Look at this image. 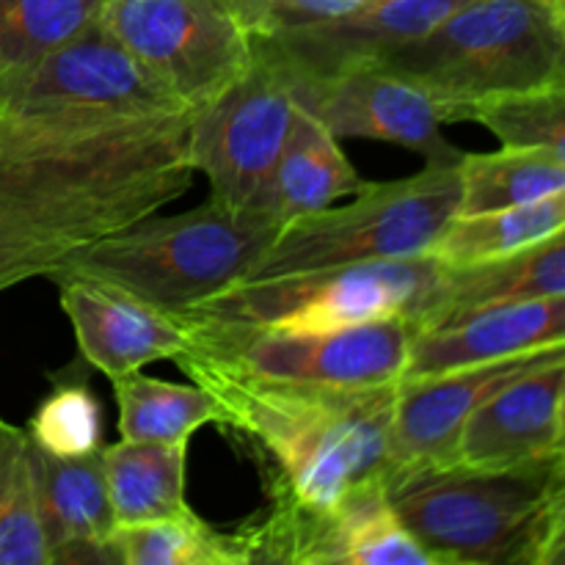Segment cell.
I'll return each mask as SVG.
<instances>
[{
	"label": "cell",
	"instance_id": "obj_1",
	"mask_svg": "<svg viewBox=\"0 0 565 565\" xmlns=\"http://www.w3.org/2000/svg\"><path fill=\"white\" fill-rule=\"evenodd\" d=\"M188 114L141 121L0 119V292L193 185Z\"/></svg>",
	"mask_w": 565,
	"mask_h": 565
},
{
	"label": "cell",
	"instance_id": "obj_2",
	"mask_svg": "<svg viewBox=\"0 0 565 565\" xmlns=\"http://www.w3.org/2000/svg\"><path fill=\"white\" fill-rule=\"evenodd\" d=\"M177 362L218 401V425L254 456L270 511H329L359 486L392 472L397 384H285L188 356Z\"/></svg>",
	"mask_w": 565,
	"mask_h": 565
},
{
	"label": "cell",
	"instance_id": "obj_3",
	"mask_svg": "<svg viewBox=\"0 0 565 565\" xmlns=\"http://www.w3.org/2000/svg\"><path fill=\"white\" fill-rule=\"evenodd\" d=\"M386 500L436 565H561L565 450L511 467L392 469Z\"/></svg>",
	"mask_w": 565,
	"mask_h": 565
},
{
	"label": "cell",
	"instance_id": "obj_4",
	"mask_svg": "<svg viewBox=\"0 0 565 565\" xmlns=\"http://www.w3.org/2000/svg\"><path fill=\"white\" fill-rule=\"evenodd\" d=\"M381 66L423 88L441 121L505 94L565 83V11L546 0H467Z\"/></svg>",
	"mask_w": 565,
	"mask_h": 565
},
{
	"label": "cell",
	"instance_id": "obj_5",
	"mask_svg": "<svg viewBox=\"0 0 565 565\" xmlns=\"http://www.w3.org/2000/svg\"><path fill=\"white\" fill-rule=\"evenodd\" d=\"M279 230L207 199L191 213L147 215L88 243L47 279H86L177 312L246 279Z\"/></svg>",
	"mask_w": 565,
	"mask_h": 565
},
{
	"label": "cell",
	"instance_id": "obj_6",
	"mask_svg": "<svg viewBox=\"0 0 565 565\" xmlns=\"http://www.w3.org/2000/svg\"><path fill=\"white\" fill-rule=\"evenodd\" d=\"M353 196L345 207L329 204L281 226L243 281L430 254L458 213V163H428L419 174L395 182H362Z\"/></svg>",
	"mask_w": 565,
	"mask_h": 565
},
{
	"label": "cell",
	"instance_id": "obj_7",
	"mask_svg": "<svg viewBox=\"0 0 565 565\" xmlns=\"http://www.w3.org/2000/svg\"><path fill=\"white\" fill-rule=\"evenodd\" d=\"M188 345L180 356L265 381L312 386L397 384L408 362L414 326L406 318L345 329L303 331L246 320L177 312ZM177 359V356H174Z\"/></svg>",
	"mask_w": 565,
	"mask_h": 565
},
{
	"label": "cell",
	"instance_id": "obj_8",
	"mask_svg": "<svg viewBox=\"0 0 565 565\" xmlns=\"http://www.w3.org/2000/svg\"><path fill=\"white\" fill-rule=\"evenodd\" d=\"M441 270L445 265L434 254L337 265L309 274L241 281L177 312L303 331L406 318L417 329L434 301Z\"/></svg>",
	"mask_w": 565,
	"mask_h": 565
},
{
	"label": "cell",
	"instance_id": "obj_9",
	"mask_svg": "<svg viewBox=\"0 0 565 565\" xmlns=\"http://www.w3.org/2000/svg\"><path fill=\"white\" fill-rule=\"evenodd\" d=\"M99 22L188 110L218 97L254 58L235 0H103Z\"/></svg>",
	"mask_w": 565,
	"mask_h": 565
},
{
	"label": "cell",
	"instance_id": "obj_10",
	"mask_svg": "<svg viewBox=\"0 0 565 565\" xmlns=\"http://www.w3.org/2000/svg\"><path fill=\"white\" fill-rule=\"evenodd\" d=\"M292 88L281 66L254 44L237 81L202 108L188 110V154L210 180V199L246 213L263 193L290 130Z\"/></svg>",
	"mask_w": 565,
	"mask_h": 565
},
{
	"label": "cell",
	"instance_id": "obj_11",
	"mask_svg": "<svg viewBox=\"0 0 565 565\" xmlns=\"http://www.w3.org/2000/svg\"><path fill=\"white\" fill-rule=\"evenodd\" d=\"M188 114L185 105L97 20L55 47L6 103L3 116L64 121H141Z\"/></svg>",
	"mask_w": 565,
	"mask_h": 565
},
{
	"label": "cell",
	"instance_id": "obj_12",
	"mask_svg": "<svg viewBox=\"0 0 565 565\" xmlns=\"http://www.w3.org/2000/svg\"><path fill=\"white\" fill-rule=\"evenodd\" d=\"M241 533L252 565H436L395 516L384 480L359 486L329 511H268Z\"/></svg>",
	"mask_w": 565,
	"mask_h": 565
},
{
	"label": "cell",
	"instance_id": "obj_13",
	"mask_svg": "<svg viewBox=\"0 0 565 565\" xmlns=\"http://www.w3.org/2000/svg\"><path fill=\"white\" fill-rule=\"evenodd\" d=\"M298 108L312 114L337 138H379L401 143L425 163H458L463 152L441 132V114L434 99L381 64L353 66L326 81L292 88Z\"/></svg>",
	"mask_w": 565,
	"mask_h": 565
},
{
	"label": "cell",
	"instance_id": "obj_14",
	"mask_svg": "<svg viewBox=\"0 0 565 565\" xmlns=\"http://www.w3.org/2000/svg\"><path fill=\"white\" fill-rule=\"evenodd\" d=\"M467 0H364L337 20L257 36L290 81V88L326 81L364 64H381L403 44L414 42Z\"/></svg>",
	"mask_w": 565,
	"mask_h": 565
},
{
	"label": "cell",
	"instance_id": "obj_15",
	"mask_svg": "<svg viewBox=\"0 0 565 565\" xmlns=\"http://www.w3.org/2000/svg\"><path fill=\"white\" fill-rule=\"evenodd\" d=\"M565 353V342L511 359L397 381L390 425L392 469L456 463L458 436L469 414L513 375Z\"/></svg>",
	"mask_w": 565,
	"mask_h": 565
},
{
	"label": "cell",
	"instance_id": "obj_16",
	"mask_svg": "<svg viewBox=\"0 0 565 565\" xmlns=\"http://www.w3.org/2000/svg\"><path fill=\"white\" fill-rule=\"evenodd\" d=\"M565 353L497 386L463 423L456 463L511 467L565 450Z\"/></svg>",
	"mask_w": 565,
	"mask_h": 565
},
{
	"label": "cell",
	"instance_id": "obj_17",
	"mask_svg": "<svg viewBox=\"0 0 565 565\" xmlns=\"http://www.w3.org/2000/svg\"><path fill=\"white\" fill-rule=\"evenodd\" d=\"M55 285L81 353L108 379L185 351L188 331L177 312L86 279H58Z\"/></svg>",
	"mask_w": 565,
	"mask_h": 565
},
{
	"label": "cell",
	"instance_id": "obj_18",
	"mask_svg": "<svg viewBox=\"0 0 565 565\" xmlns=\"http://www.w3.org/2000/svg\"><path fill=\"white\" fill-rule=\"evenodd\" d=\"M561 342H565V296L500 303L414 331L401 381L511 359Z\"/></svg>",
	"mask_w": 565,
	"mask_h": 565
},
{
	"label": "cell",
	"instance_id": "obj_19",
	"mask_svg": "<svg viewBox=\"0 0 565 565\" xmlns=\"http://www.w3.org/2000/svg\"><path fill=\"white\" fill-rule=\"evenodd\" d=\"M33 467L53 565L116 563L110 546L116 519L105 480L103 447L86 456L61 458L33 445Z\"/></svg>",
	"mask_w": 565,
	"mask_h": 565
},
{
	"label": "cell",
	"instance_id": "obj_20",
	"mask_svg": "<svg viewBox=\"0 0 565 565\" xmlns=\"http://www.w3.org/2000/svg\"><path fill=\"white\" fill-rule=\"evenodd\" d=\"M362 182L364 180L337 143L334 132L326 130L312 114L296 105L274 171L257 202L246 213L285 226L292 218H301L315 210L329 207L337 199L351 196L362 188Z\"/></svg>",
	"mask_w": 565,
	"mask_h": 565
},
{
	"label": "cell",
	"instance_id": "obj_21",
	"mask_svg": "<svg viewBox=\"0 0 565 565\" xmlns=\"http://www.w3.org/2000/svg\"><path fill=\"white\" fill-rule=\"evenodd\" d=\"M565 296V232L505 257L441 270L430 309L414 331L450 323L500 303Z\"/></svg>",
	"mask_w": 565,
	"mask_h": 565
},
{
	"label": "cell",
	"instance_id": "obj_22",
	"mask_svg": "<svg viewBox=\"0 0 565 565\" xmlns=\"http://www.w3.org/2000/svg\"><path fill=\"white\" fill-rule=\"evenodd\" d=\"M188 441H127L103 447L105 480L116 527L188 513Z\"/></svg>",
	"mask_w": 565,
	"mask_h": 565
},
{
	"label": "cell",
	"instance_id": "obj_23",
	"mask_svg": "<svg viewBox=\"0 0 565 565\" xmlns=\"http://www.w3.org/2000/svg\"><path fill=\"white\" fill-rule=\"evenodd\" d=\"M99 9L103 0H0V116L25 77Z\"/></svg>",
	"mask_w": 565,
	"mask_h": 565
},
{
	"label": "cell",
	"instance_id": "obj_24",
	"mask_svg": "<svg viewBox=\"0 0 565 565\" xmlns=\"http://www.w3.org/2000/svg\"><path fill=\"white\" fill-rule=\"evenodd\" d=\"M458 213H489L539 202L565 191V154L546 147H502L458 160Z\"/></svg>",
	"mask_w": 565,
	"mask_h": 565
},
{
	"label": "cell",
	"instance_id": "obj_25",
	"mask_svg": "<svg viewBox=\"0 0 565 565\" xmlns=\"http://www.w3.org/2000/svg\"><path fill=\"white\" fill-rule=\"evenodd\" d=\"M565 230V191L539 199V202L519 204L508 210L489 213H456L430 254L445 268L483 263V259L505 257L546 241L555 232Z\"/></svg>",
	"mask_w": 565,
	"mask_h": 565
},
{
	"label": "cell",
	"instance_id": "obj_26",
	"mask_svg": "<svg viewBox=\"0 0 565 565\" xmlns=\"http://www.w3.org/2000/svg\"><path fill=\"white\" fill-rule=\"evenodd\" d=\"M110 381L127 441H191L202 425L221 419L218 401L199 384H169L138 370Z\"/></svg>",
	"mask_w": 565,
	"mask_h": 565
},
{
	"label": "cell",
	"instance_id": "obj_27",
	"mask_svg": "<svg viewBox=\"0 0 565 565\" xmlns=\"http://www.w3.org/2000/svg\"><path fill=\"white\" fill-rule=\"evenodd\" d=\"M116 563L125 565H252L243 533H218L193 511L174 519L116 527Z\"/></svg>",
	"mask_w": 565,
	"mask_h": 565
},
{
	"label": "cell",
	"instance_id": "obj_28",
	"mask_svg": "<svg viewBox=\"0 0 565 565\" xmlns=\"http://www.w3.org/2000/svg\"><path fill=\"white\" fill-rule=\"evenodd\" d=\"M0 565H53L39 505L33 441L0 417Z\"/></svg>",
	"mask_w": 565,
	"mask_h": 565
},
{
	"label": "cell",
	"instance_id": "obj_29",
	"mask_svg": "<svg viewBox=\"0 0 565 565\" xmlns=\"http://www.w3.org/2000/svg\"><path fill=\"white\" fill-rule=\"evenodd\" d=\"M467 121L489 127L502 147H546L565 154V83L480 103Z\"/></svg>",
	"mask_w": 565,
	"mask_h": 565
},
{
	"label": "cell",
	"instance_id": "obj_30",
	"mask_svg": "<svg viewBox=\"0 0 565 565\" xmlns=\"http://www.w3.org/2000/svg\"><path fill=\"white\" fill-rule=\"evenodd\" d=\"M28 436L53 456H86L103 447V412L86 386H55L31 419Z\"/></svg>",
	"mask_w": 565,
	"mask_h": 565
},
{
	"label": "cell",
	"instance_id": "obj_31",
	"mask_svg": "<svg viewBox=\"0 0 565 565\" xmlns=\"http://www.w3.org/2000/svg\"><path fill=\"white\" fill-rule=\"evenodd\" d=\"M546 3H552V6H555V9L565 11V0H546Z\"/></svg>",
	"mask_w": 565,
	"mask_h": 565
},
{
	"label": "cell",
	"instance_id": "obj_32",
	"mask_svg": "<svg viewBox=\"0 0 565 565\" xmlns=\"http://www.w3.org/2000/svg\"><path fill=\"white\" fill-rule=\"evenodd\" d=\"M0 119H3V116H0Z\"/></svg>",
	"mask_w": 565,
	"mask_h": 565
}]
</instances>
